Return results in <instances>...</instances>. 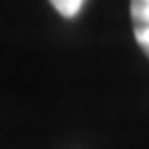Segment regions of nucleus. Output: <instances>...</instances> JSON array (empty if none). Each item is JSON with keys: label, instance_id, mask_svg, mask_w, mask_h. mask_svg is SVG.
I'll use <instances>...</instances> for the list:
<instances>
[{"label": "nucleus", "instance_id": "obj_1", "mask_svg": "<svg viewBox=\"0 0 149 149\" xmlns=\"http://www.w3.org/2000/svg\"><path fill=\"white\" fill-rule=\"evenodd\" d=\"M130 19L135 40L149 58V0H130Z\"/></svg>", "mask_w": 149, "mask_h": 149}, {"label": "nucleus", "instance_id": "obj_2", "mask_svg": "<svg viewBox=\"0 0 149 149\" xmlns=\"http://www.w3.org/2000/svg\"><path fill=\"white\" fill-rule=\"evenodd\" d=\"M85 0H50V4L58 10L62 17L66 19H72V17H77L81 6H83Z\"/></svg>", "mask_w": 149, "mask_h": 149}]
</instances>
